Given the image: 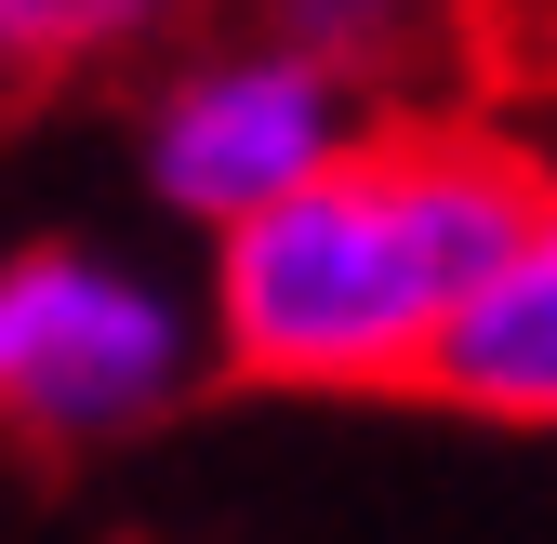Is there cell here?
I'll return each instance as SVG.
<instances>
[{"instance_id": "1", "label": "cell", "mask_w": 557, "mask_h": 544, "mask_svg": "<svg viewBox=\"0 0 557 544\" xmlns=\"http://www.w3.org/2000/svg\"><path fill=\"white\" fill-rule=\"evenodd\" d=\"M544 147L478 107H385L278 186L265 213L199 239V359L265 398H425L438 332L505 265L544 199Z\"/></svg>"}, {"instance_id": "7", "label": "cell", "mask_w": 557, "mask_h": 544, "mask_svg": "<svg viewBox=\"0 0 557 544\" xmlns=\"http://www.w3.org/2000/svg\"><path fill=\"white\" fill-rule=\"evenodd\" d=\"M27 94H40V66L14 53V27H0V107H27Z\"/></svg>"}, {"instance_id": "5", "label": "cell", "mask_w": 557, "mask_h": 544, "mask_svg": "<svg viewBox=\"0 0 557 544\" xmlns=\"http://www.w3.org/2000/svg\"><path fill=\"white\" fill-rule=\"evenodd\" d=\"M213 14L332 66L359 107H438L451 66L478 53V0H213Z\"/></svg>"}, {"instance_id": "4", "label": "cell", "mask_w": 557, "mask_h": 544, "mask_svg": "<svg viewBox=\"0 0 557 544\" xmlns=\"http://www.w3.org/2000/svg\"><path fill=\"white\" fill-rule=\"evenodd\" d=\"M425 398L465 412V425H505V438H557V173H544V199L518 213L505 265L438 332Z\"/></svg>"}, {"instance_id": "2", "label": "cell", "mask_w": 557, "mask_h": 544, "mask_svg": "<svg viewBox=\"0 0 557 544\" xmlns=\"http://www.w3.org/2000/svg\"><path fill=\"white\" fill-rule=\"evenodd\" d=\"M213 385L199 293L107 239L0 252V425L40 452H120Z\"/></svg>"}, {"instance_id": "6", "label": "cell", "mask_w": 557, "mask_h": 544, "mask_svg": "<svg viewBox=\"0 0 557 544\" xmlns=\"http://www.w3.org/2000/svg\"><path fill=\"white\" fill-rule=\"evenodd\" d=\"M0 27L40 81H81V66H147L160 40L213 27V0H0Z\"/></svg>"}, {"instance_id": "3", "label": "cell", "mask_w": 557, "mask_h": 544, "mask_svg": "<svg viewBox=\"0 0 557 544\" xmlns=\"http://www.w3.org/2000/svg\"><path fill=\"white\" fill-rule=\"evenodd\" d=\"M359 120H385V107H359L332 66L213 14V27L160 40L147 81H133V173H147V199L186 239H213V226L265 213L278 186H306Z\"/></svg>"}]
</instances>
